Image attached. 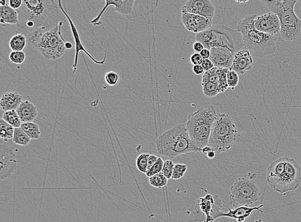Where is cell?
<instances>
[{
    "label": "cell",
    "mask_w": 301,
    "mask_h": 222,
    "mask_svg": "<svg viewBox=\"0 0 301 222\" xmlns=\"http://www.w3.org/2000/svg\"><path fill=\"white\" fill-rule=\"evenodd\" d=\"M58 9L54 1L23 0V5L17 11L19 15L17 33L26 36L40 29L46 30L50 21L57 14Z\"/></svg>",
    "instance_id": "1"
},
{
    "label": "cell",
    "mask_w": 301,
    "mask_h": 222,
    "mask_svg": "<svg viewBox=\"0 0 301 222\" xmlns=\"http://www.w3.org/2000/svg\"><path fill=\"white\" fill-rule=\"evenodd\" d=\"M266 177L269 186L284 195L300 186L301 167L293 158H280L269 165Z\"/></svg>",
    "instance_id": "2"
},
{
    "label": "cell",
    "mask_w": 301,
    "mask_h": 222,
    "mask_svg": "<svg viewBox=\"0 0 301 222\" xmlns=\"http://www.w3.org/2000/svg\"><path fill=\"white\" fill-rule=\"evenodd\" d=\"M256 16L253 14L246 16L237 25V30L243 38L244 49L257 58L274 55L276 51L278 36L268 35L257 30L254 26Z\"/></svg>",
    "instance_id": "3"
},
{
    "label": "cell",
    "mask_w": 301,
    "mask_h": 222,
    "mask_svg": "<svg viewBox=\"0 0 301 222\" xmlns=\"http://www.w3.org/2000/svg\"><path fill=\"white\" fill-rule=\"evenodd\" d=\"M160 155L173 159L178 156L202 151L193 143L185 124H180L168 129L156 140Z\"/></svg>",
    "instance_id": "4"
},
{
    "label": "cell",
    "mask_w": 301,
    "mask_h": 222,
    "mask_svg": "<svg viewBox=\"0 0 301 222\" xmlns=\"http://www.w3.org/2000/svg\"><path fill=\"white\" fill-rule=\"evenodd\" d=\"M195 40L209 50L213 48H225L236 54L244 49L241 33L225 25H214L204 32L196 34Z\"/></svg>",
    "instance_id": "5"
},
{
    "label": "cell",
    "mask_w": 301,
    "mask_h": 222,
    "mask_svg": "<svg viewBox=\"0 0 301 222\" xmlns=\"http://www.w3.org/2000/svg\"><path fill=\"white\" fill-rule=\"evenodd\" d=\"M297 0L263 1L271 12L280 19L281 38L286 41H294L301 35V19L295 13Z\"/></svg>",
    "instance_id": "6"
},
{
    "label": "cell",
    "mask_w": 301,
    "mask_h": 222,
    "mask_svg": "<svg viewBox=\"0 0 301 222\" xmlns=\"http://www.w3.org/2000/svg\"><path fill=\"white\" fill-rule=\"evenodd\" d=\"M217 114L214 105L206 108H200L191 114L186 126L191 140L200 150L209 145L212 128Z\"/></svg>",
    "instance_id": "7"
},
{
    "label": "cell",
    "mask_w": 301,
    "mask_h": 222,
    "mask_svg": "<svg viewBox=\"0 0 301 222\" xmlns=\"http://www.w3.org/2000/svg\"><path fill=\"white\" fill-rule=\"evenodd\" d=\"M238 138V130L233 119L226 114H217L213 124L209 146L215 152L221 153L231 150Z\"/></svg>",
    "instance_id": "8"
},
{
    "label": "cell",
    "mask_w": 301,
    "mask_h": 222,
    "mask_svg": "<svg viewBox=\"0 0 301 222\" xmlns=\"http://www.w3.org/2000/svg\"><path fill=\"white\" fill-rule=\"evenodd\" d=\"M63 22L60 21L54 28L43 34L35 49L40 52L46 60H56L67 52L62 32Z\"/></svg>",
    "instance_id": "9"
},
{
    "label": "cell",
    "mask_w": 301,
    "mask_h": 222,
    "mask_svg": "<svg viewBox=\"0 0 301 222\" xmlns=\"http://www.w3.org/2000/svg\"><path fill=\"white\" fill-rule=\"evenodd\" d=\"M260 195V189L254 180L242 177L237 179L230 189L229 200L236 208L255 203Z\"/></svg>",
    "instance_id": "10"
},
{
    "label": "cell",
    "mask_w": 301,
    "mask_h": 222,
    "mask_svg": "<svg viewBox=\"0 0 301 222\" xmlns=\"http://www.w3.org/2000/svg\"><path fill=\"white\" fill-rule=\"evenodd\" d=\"M206 193L204 197H200L195 204L194 211L195 222H214L217 219L218 213L221 211L222 199L219 195H212Z\"/></svg>",
    "instance_id": "11"
},
{
    "label": "cell",
    "mask_w": 301,
    "mask_h": 222,
    "mask_svg": "<svg viewBox=\"0 0 301 222\" xmlns=\"http://www.w3.org/2000/svg\"><path fill=\"white\" fill-rule=\"evenodd\" d=\"M17 158L15 149L4 143L0 145V179L2 180L10 179L15 173L18 166Z\"/></svg>",
    "instance_id": "12"
},
{
    "label": "cell",
    "mask_w": 301,
    "mask_h": 222,
    "mask_svg": "<svg viewBox=\"0 0 301 222\" xmlns=\"http://www.w3.org/2000/svg\"><path fill=\"white\" fill-rule=\"evenodd\" d=\"M58 8L63 12V13L65 14L66 18H67L68 22H69L71 30L73 35V39H74L75 43V62L73 63V73L77 72L78 70V63H79V57L80 53L84 52L87 55V57L90 58L91 60H93L96 64L103 65L106 63V54L105 55L104 59L103 61H97L92 55L90 54L88 51L85 50L84 46L83 45L81 39H80L79 31H78V28L76 27L75 24L73 23L72 18H70V16L68 15L67 12L65 11V9L63 6V2L61 1L58 2Z\"/></svg>",
    "instance_id": "13"
},
{
    "label": "cell",
    "mask_w": 301,
    "mask_h": 222,
    "mask_svg": "<svg viewBox=\"0 0 301 222\" xmlns=\"http://www.w3.org/2000/svg\"><path fill=\"white\" fill-rule=\"evenodd\" d=\"M136 1L134 0H118V1H113V0H106V6L103 7L101 12H100L97 18L93 19L91 23L94 24L95 26H100L102 24L101 19L104 15L105 12L111 6H114V12H116L121 15L126 17L127 19H132L135 18L134 13V6Z\"/></svg>",
    "instance_id": "14"
},
{
    "label": "cell",
    "mask_w": 301,
    "mask_h": 222,
    "mask_svg": "<svg viewBox=\"0 0 301 222\" xmlns=\"http://www.w3.org/2000/svg\"><path fill=\"white\" fill-rule=\"evenodd\" d=\"M254 26L260 32L273 36H278L281 31L280 19L273 12L257 16Z\"/></svg>",
    "instance_id": "15"
},
{
    "label": "cell",
    "mask_w": 301,
    "mask_h": 222,
    "mask_svg": "<svg viewBox=\"0 0 301 222\" xmlns=\"http://www.w3.org/2000/svg\"><path fill=\"white\" fill-rule=\"evenodd\" d=\"M183 13L197 14L213 21L215 14V7L209 0H189L183 7Z\"/></svg>",
    "instance_id": "16"
},
{
    "label": "cell",
    "mask_w": 301,
    "mask_h": 222,
    "mask_svg": "<svg viewBox=\"0 0 301 222\" xmlns=\"http://www.w3.org/2000/svg\"><path fill=\"white\" fill-rule=\"evenodd\" d=\"M181 21L187 30L196 34L204 32L214 26L213 21L194 14H182Z\"/></svg>",
    "instance_id": "17"
},
{
    "label": "cell",
    "mask_w": 301,
    "mask_h": 222,
    "mask_svg": "<svg viewBox=\"0 0 301 222\" xmlns=\"http://www.w3.org/2000/svg\"><path fill=\"white\" fill-rule=\"evenodd\" d=\"M210 51L211 56L209 60L214 63L215 67L219 69H231L234 61V53L225 48H213Z\"/></svg>",
    "instance_id": "18"
},
{
    "label": "cell",
    "mask_w": 301,
    "mask_h": 222,
    "mask_svg": "<svg viewBox=\"0 0 301 222\" xmlns=\"http://www.w3.org/2000/svg\"><path fill=\"white\" fill-rule=\"evenodd\" d=\"M254 65L253 56L248 50H240L234 54L233 63L231 70H234L239 75H244L253 69Z\"/></svg>",
    "instance_id": "19"
},
{
    "label": "cell",
    "mask_w": 301,
    "mask_h": 222,
    "mask_svg": "<svg viewBox=\"0 0 301 222\" xmlns=\"http://www.w3.org/2000/svg\"><path fill=\"white\" fill-rule=\"evenodd\" d=\"M265 205L261 204L258 207H249L248 206H240L236 207L234 209H229L228 213H223V212L220 211L218 213L217 219L221 218V217H227V218H231L236 219L237 222H244L246 220L247 218L251 215L252 213L254 211H259L261 213H263L261 209L264 207Z\"/></svg>",
    "instance_id": "20"
},
{
    "label": "cell",
    "mask_w": 301,
    "mask_h": 222,
    "mask_svg": "<svg viewBox=\"0 0 301 222\" xmlns=\"http://www.w3.org/2000/svg\"><path fill=\"white\" fill-rule=\"evenodd\" d=\"M23 101V96L18 92H9L2 96L0 100V105L4 112L16 110Z\"/></svg>",
    "instance_id": "21"
},
{
    "label": "cell",
    "mask_w": 301,
    "mask_h": 222,
    "mask_svg": "<svg viewBox=\"0 0 301 222\" xmlns=\"http://www.w3.org/2000/svg\"><path fill=\"white\" fill-rule=\"evenodd\" d=\"M16 111L23 123H33L38 116L37 107L29 101L22 102Z\"/></svg>",
    "instance_id": "22"
},
{
    "label": "cell",
    "mask_w": 301,
    "mask_h": 222,
    "mask_svg": "<svg viewBox=\"0 0 301 222\" xmlns=\"http://www.w3.org/2000/svg\"><path fill=\"white\" fill-rule=\"evenodd\" d=\"M19 21L18 11L12 9L11 7L6 5L0 6V23L3 25L7 24L17 25Z\"/></svg>",
    "instance_id": "23"
},
{
    "label": "cell",
    "mask_w": 301,
    "mask_h": 222,
    "mask_svg": "<svg viewBox=\"0 0 301 222\" xmlns=\"http://www.w3.org/2000/svg\"><path fill=\"white\" fill-rule=\"evenodd\" d=\"M27 46V40L23 33H18L12 36L9 41L10 48L12 51H23Z\"/></svg>",
    "instance_id": "24"
},
{
    "label": "cell",
    "mask_w": 301,
    "mask_h": 222,
    "mask_svg": "<svg viewBox=\"0 0 301 222\" xmlns=\"http://www.w3.org/2000/svg\"><path fill=\"white\" fill-rule=\"evenodd\" d=\"M21 128L27 135L31 140L40 139L41 131L38 124L34 123H26L21 124Z\"/></svg>",
    "instance_id": "25"
},
{
    "label": "cell",
    "mask_w": 301,
    "mask_h": 222,
    "mask_svg": "<svg viewBox=\"0 0 301 222\" xmlns=\"http://www.w3.org/2000/svg\"><path fill=\"white\" fill-rule=\"evenodd\" d=\"M2 119L14 128H21V124H23L16 110L4 112Z\"/></svg>",
    "instance_id": "26"
},
{
    "label": "cell",
    "mask_w": 301,
    "mask_h": 222,
    "mask_svg": "<svg viewBox=\"0 0 301 222\" xmlns=\"http://www.w3.org/2000/svg\"><path fill=\"white\" fill-rule=\"evenodd\" d=\"M14 129L15 128L6 123L3 119L0 120V136L2 140L7 141L13 138Z\"/></svg>",
    "instance_id": "27"
},
{
    "label": "cell",
    "mask_w": 301,
    "mask_h": 222,
    "mask_svg": "<svg viewBox=\"0 0 301 222\" xmlns=\"http://www.w3.org/2000/svg\"><path fill=\"white\" fill-rule=\"evenodd\" d=\"M14 143L21 146H27L31 143V139L24 132L21 128L14 129V137L12 138Z\"/></svg>",
    "instance_id": "28"
},
{
    "label": "cell",
    "mask_w": 301,
    "mask_h": 222,
    "mask_svg": "<svg viewBox=\"0 0 301 222\" xmlns=\"http://www.w3.org/2000/svg\"><path fill=\"white\" fill-rule=\"evenodd\" d=\"M220 69L214 67L211 70L205 72L202 76V82H209L215 85H220Z\"/></svg>",
    "instance_id": "29"
},
{
    "label": "cell",
    "mask_w": 301,
    "mask_h": 222,
    "mask_svg": "<svg viewBox=\"0 0 301 222\" xmlns=\"http://www.w3.org/2000/svg\"><path fill=\"white\" fill-rule=\"evenodd\" d=\"M203 94L208 98H213L220 94L219 85L209 82H202Z\"/></svg>",
    "instance_id": "30"
},
{
    "label": "cell",
    "mask_w": 301,
    "mask_h": 222,
    "mask_svg": "<svg viewBox=\"0 0 301 222\" xmlns=\"http://www.w3.org/2000/svg\"><path fill=\"white\" fill-rule=\"evenodd\" d=\"M168 179L162 173L153 175L149 177V183L152 187L162 189L167 185Z\"/></svg>",
    "instance_id": "31"
},
{
    "label": "cell",
    "mask_w": 301,
    "mask_h": 222,
    "mask_svg": "<svg viewBox=\"0 0 301 222\" xmlns=\"http://www.w3.org/2000/svg\"><path fill=\"white\" fill-rule=\"evenodd\" d=\"M150 154L142 153L137 158L136 167L139 172L146 174L148 172V160Z\"/></svg>",
    "instance_id": "32"
},
{
    "label": "cell",
    "mask_w": 301,
    "mask_h": 222,
    "mask_svg": "<svg viewBox=\"0 0 301 222\" xmlns=\"http://www.w3.org/2000/svg\"><path fill=\"white\" fill-rule=\"evenodd\" d=\"M239 75L234 70L229 69L227 72V81L229 87L234 90L239 84Z\"/></svg>",
    "instance_id": "33"
},
{
    "label": "cell",
    "mask_w": 301,
    "mask_h": 222,
    "mask_svg": "<svg viewBox=\"0 0 301 222\" xmlns=\"http://www.w3.org/2000/svg\"><path fill=\"white\" fill-rule=\"evenodd\" d=\"M9 60L12 63L21 65L25 62V53L24 51H12L9 55Z\"/></svg>",
    "instance_id": "34"
},
{
    "label": "cell",
    "mask_w": 301,
    "mask_h": 222,
    "mask_svg": "<svg viewBox=\"0 0 301 222\" xmlns=\"http://www.w3.org/2000/svg\"><path fill=\"white\" fill-rule=\"evenodd\" d=\"M105 81L110 87L116 86L121 80V75L114 71L107 72L105 75Z\"/></svg>",
    "instance_id": "35"
},
{
    "label": "cell",
    "mask_w": 301,
    "mask_h": 222,
    "mask_svg": "<svg viewBox=\"0 0 301 222\" xmlns=\"http://www.w3.org/2000/svg\"><path fill=\"white\" fill-rule=\"evenodd\" d=\"M188 170V166L185 164H181V163H177L175 164L174 170H173L172 179L178 180L180 179L184 176L185 173Z\"/></svg>",
    "instance_id": "36"
},
{
    "label": "cell",
    "mask_w": 301,
    "mask_h": 222,
    "mask_svg": "<svg viewBox=\"0 0 301 222\" xmlns=\"http://www.w3.org/2000/svg\"><path fill=\"white\" fill-rule=\"evenodd\" d=\"M164 163H165V162H164L162 158L159 157L158 160L157 161L155 164H154L153 166V167H152L150 169L148 170L147 173H146V176L150 177L153 176V175L160 174V173L162 172Z\"/></svg>",
    "instance_id": "37"
},
{
    "label": "cell",
    "mask_w": 301,
    "mask_h": 222,
    "mask_svg": "<svg viewBox=\"0 0 301 222\" xmlns=\"http://www.w3.org/2000/svg\"><path fill=\"white\" fill-rule=\"evenodd\" d=\"M175 164L172 160H166L164 163L163 168L162 170V174L167 178L168 179H172L173 170H174Z\"/></svg>",
    "instance_id": "38"
},
{
    "label": "cell",
    "mask_w": 301,
    "mask_h": 222,
    "mask_svg": "<svg viewBox=\"0 0 301 222\" xmlns=\"http://www.w3.org/2000/svg\"><path fill=\"white\" fill-rule=\"evenodd\" d=\"M229 69H220V93H224L228 89L229 86L227 81V72Z\"/></svg>",
    "instance_id": "39"
},
{
    "label": "cell",
    "mask_w": 301,
    "mask_h": 222,
    "mask_svg": "<svg viewBox=\"0 0 301 222\" xmlns=\"http://www.w3.org/2000/svg\"><path fill=\"white\" fill-rule=\"evenodd\" d=\"M190 62L192 63L193 65H202L203 61V58L199 53H195L194 54L191 55Z\"/></svg>",
    "instance_id": "40"
},
{
    "label": "cell",
    "mask_w": 301,
    "mask_h": 222,
    "mask_svg": "<svg viewBox=\"0 0 301 222\" xmlns=\"http://www.w3.org/2000/svg\"><path fill=\"white\" fill-rule=\"evenodd\" d=\"M23 5V0H9V6L12 9L18 11Z\"/></svg>",
    "instance_id": "41"
},
{
    "label": "cell",
    "mask_w": 301,
    "mask_h": 222,
    "mask_svg": "<svg viewBox=\"0 0 301 222\" xmlns=\"http://www.w3.org/2000/svg\"><path fill=\"white\" fill-rule=\"evenodd\" d=\"M201 65L205 72H207L215 67L214 63L209 59L204 60Z\"/></svg>",
    "instance_id": "42"
},
{
    "label": "cell",
    "mask_w": 301,
    "mask_h": 222,
    "mask_svg": "<svg viewBox=\"0 0 301 222\" xmlns=\"http://www.w3.org/2000/svg\"><path fill=\"white\" fill-rule=\"evenodd\" d=\"M159 157L156 155H150L148 160V171L158 161Z\"/></svg>",
    "instance_id": "43"
},
{
    "label": "cell",
    "mask_w": 301,
    "mask_h": 222,
    "mask_svg": "<svg viewBox=\"0 0 301 222\" xmlns=\"http://www.w3.org/2000/svg\"><path fill=\"white\" fill-rule=\"evenodd\" d=\"M193 50L196 51V53H199L201 52V51L205 48L204 45H203L201 43L197 42V41H196V42L193 44Z\"/></svg>",
    "instance_id": "44"
},
{
    "label": "cell",
    "mask_w": 301,
    "mask_h": 222,
    "mask_svg": "<svg viewBox=\"0 0 301 222\" xmlns=\"http://www.w3.org/2000/svg\"><path fill=\"white\" fill-rule=\"evenodd\" d=\"M193 71L195 75H202L203 73H204V72H205L201 65H193Z\"/></svg>",
    "instance_id": "45"
},
{
    "label": "cell",
    "mask_w": 301,
    "mask_h": 222,
    "mask_svg": "<svg viewBox=\"0 0 301 222\" xmlns=\"http://www.w3.org/2000/svg\"><path fill=\"white\" fill-rule=\"evenodd\" d=\"M200 55L202 56L203 59H209L210 56H211V51L204 48L201 52L200 53Z\"/></svg>",
    "instance_id": "46"
},
{
    "label": "cell",
    "mask_w": 301,
    "mask_h": 222,
    "mask_svg": "<svg viewBox=\"0 0 301 222\" xmlns=\"http://www.w3.org/2000/svg\"><path fill=\"white\" fill-rule=\"evenodd\" d=\"M65 47L66 48H67V50H72V49L74 48L75 46L73 45L72 43L66 42Z\"/></svg>",
    "instance_id": "47"
},
{
    "label": "cell",
    "mask_w": 301,
    "mask_h": 222,
    "mask_svg": "<svg viewBox=\"0 0 301 222\" xmlns=\"http://www.w3.org/2000/svg\"><path fill=\"white\" fill-rule=\"evenodd\" d=\"M214 151L212 150L211 147H209V145L207 146V147H205L204 148L202 149V152L203 154H207L209 153L210 151Z\"/></svg>",
    "instance_id": "48"
},
{
    "label": "cell",
    "mask_w": 301,
    "mask_h": 222,
    "mask_svg": "<svg viewBox=\"0 0 301 222\" xmlns=\"http://www.w3.org/2000/svg\"><path fill=\"white\" fill-rule=\"evenodd\" d=\"M215 156H216V152H215L214 151H210L209 153L207 154V157L210 158V159H214Z\"/></svg>",
    "instance_id": "49"
},
{
    "label": "cell",
    "mask_w": 301,
    "mask_h": 222,
    "mask_svg": "<svg viewBox=\"0 0 301 222\" xmlns=\"http://www.w3.org/2000/svg\"><path fill=\"white\" fill-rule=\"evenodd\" d=\"M0 4H1V6H5L7 5V2L6 0H1V1H0Z\"/></svg>",
    "instance_id": "50"
},
{
    "label": "cell",
    "mask_w": 301,
    "mask_h": 222,
    "mask_svg": "<svg viewBox=\"0 0 301 222\" xmlns=\"http://www.w3.org/2000/svg\"><path fill=\"white\" fill-rule=\"evenodd\" d=\"M236 2H237V3H238V4H244V3H247V1H246V2H244V1H243V2L236 1Z\"/></svg>",
    "instance_id": "51"
},
{
    "label": "cell",
    "mask_w": 301,
    "mask_h": 222,
    "mask_svg": "<svg viewBox=\"0 0 301 222\" xmlns=\"http://www.w3.org/2000/svg\"><path fill=\"white\" fill-rule=\"evenodd\" d=\"M255 222H264L262 219H258V220L255 221Z\"/></svg>",
    "instance_id": "52"
}]
</instances>
